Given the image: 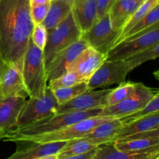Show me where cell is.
Wrapping results in <instances>:
<instances>
[{
	"label": "cell",
	"instance_id": "d4e9b609",
	"mask_svg": "<svg viewBox=\"0 0 159 159\" xmlns=\"http://www.w3.org/2000/svg\"><path fill=\"white\" fill-rule=\"evenodd\" d=\"M96 148H98V146L91 144L83 138H78L68 141L65 147L57 154V157L62 158V157L82 155L91 152Z\"/></svg>",
	"mask_w": 159,
	"mask_h": 159
},
{
	"label": "cell",
	"instance_id": "60d3db41",
	"mask_svg": "<svg viewBox=\"0 0 159 159\" xmlns=\"http://www.w3.org/2000/svg\"><path fill=\"white\" fill-rule=\"evenodd\" d=\"M134 1H137V2H144V0H134Z\"/></svg>",
	"mask_w": 159,
	"mask_h": 159
},
{
	"label": "cell",
	"instance_id": "4fadbf2b",
	"mask_svg": "<svg viewBox=\"0 0 159 159\" xmlns=\"http://www.w3.org/2000/svg\"><path fill=\"white\" fill-rule=\"evenodd\" d=\"M107 54H102L91 48L84 50L72 62L68 71L73 72L81 82H88L95 71L107 60Z\"/></svg>",
	"mask_w": 159,
	"mask_h": 159
},
{
	"label": "cell",
	"instance_id": "4316f807",
	"mask_svg": "<svg viewBox=\"0 0 159 159\" xmlns=\"http://www.w3.org/2000/svg\"><path fill=\"white\" fill-rule=\"evenodd\" d=\"M159 55V43L150 47V48L140 51L138 54H134L132 57L125 60V63L130 68V71H133L134 68H138L142 64L149 61L155 60Z\"/></svg>",
	"mask_w": 159,
	"mask_h": 159
},
{
	"label": "cell",
	"instance_id": "cb8c5ba5",
	"mask_svg": "<svg viewBox=\"0 0 159 159\" xmlns=\"http://www.w3.org/2000/svg\"><path fill=\"white\" fill-rule=\"evenodd\" d=\"M137 82H124L116 88L112 89L111 91L106 96L104 107H112L125 99L134 91Z\"/></svg>",
	"mask_w": 159,
	"mask_h": 159
},
{
	"label": "cell",
	"instance_id": "f546056e",
	"mask_svg": "<svg viewBox=\"0 0 159 159\" xmlns=\"http://www.w3.org/2000/svg\"><path fill=\"white\" fill-rule=\"evenodd\" d=\"M159 112V93L157 94L147 105L144 107L141 108V110L134 112L130 115L124 116L122 118H120V120L122 122L123 124H128V123L132 122L136 120L141 119L143 117L149 116L153 113H158Z\"/></svg>",
	"mask_w": 159,
	"mask_h": 159
},
{
	"label": "cell",
	"instance_id": "ffe728a7",
	"mask_svg": "<svg viewBox=\"0 0 159 159\" xmlns=\"http://www.w3.org/2000/svg\"><path fill=\"white\" fill-rule=\"evenodd\" d=\"M141 4L134 0H116L108 12L112 28L121 34L124 26Z\"/></svg>",
	"mask_w": 159,
	"mask_h": 159
},
{
	"label": "cell",
	"instance_id": "277c9868",
	"mask_svg": "<svg viewBox=\"0 0 159 159\" xmlns=\"http://www.w3.org/2000/svg\"><path fill=\"white\" fill-rule=\"evenodd\" d=\"M82 33L76 25L72 14L68 16L55 29L48 34L46 44L43 51L45 67L54 57L81 39Z\"/></svg>",
	"mask_w": 159,
	"mask_h": 159
},
{
	"label": "cell",
	"instance_id": "d6a6232c",
	"mask_svg": "<svg viewBox=\"0 0 159 159\" xmlns=\"http://www.w3.org/2000/svg\"><path fill=\"white\" fill-rule=\"evenodd\" d=\"M50 3L30 7V16L34 25L41 24L49 9Z\"/></svg>",
	"mask_w": 159,
	"mask_h": 159
},
{
	"label": "cell",
	"instance_id": "e575fe53",
	"mask_svg": "<svg viewBox=\"0 0 159 159\" xmlns=\"http://www.w3.org/2000/svg\"><path fill=\"white\" fill-rule=\"evenodd\" d=\"M97 148H96V149H93L91 152H88V153L82 154V155H74V156L62 157V158H58V157H57V159H92L93 158V156H94Z\"/></svg>",
	"mask_w": 159,
	"mask_h": 159
},
{
	"label": "cell",
	"instance_id": "5b68a950",
	"mask_svg": "<svg viewBox=\"0 0 159 159\" xmlns=\"http://www.w3.org/2000/svg\"><path fill=\"white\" fill-rule=\"evenodd\" d=\"M158 93V89L149 88L142 82H137L136 88L130 96L116 105L104 107L99 116L112 119L122 118L145 107Z\"/></svg>",
	"mask_w": 159,
	"mask_h": 159
},
{
	"label": "cell",
	"instance_id": "f35d334b",
	"mask_svg": "<svg viewBox=\"0 0 159 159\" xmlns=\"http://www.w3.org/2000/svg\"><path fill=\"white\" fill-rule=\"evenodd\" d=\"M5 134H6V132L2 131V130H0V140L3 139V138H4V136H5Z\"/></svg>",
	"mask_w": 159,
	"mask_h": 159
},
{
	"label": "cell",
	"instance_id": "7402d4cb",
	"mask_svg": "<svg viewBox=\"0 0 159 159\" xmlns=\"http://www.w3.org/2000/svg\"><path fill=\"white\" fill-rule=\"evenodd\" d=\"M157 129H159V112L141 119L134 120L128 124H123L122 127L115 135L113 142L130 135L157 130Z\"/></svg>",
	"mask_w": 159,
	"mask_h": 159
},
{
	"label": "cell",
	"instance_id": "ac0fdd59",
	"mask_svg": "<svg viewBox=\"0 0 159 159\" xmlns=\"http://www.w3.org/2000/svg\"><path fill=\"white\" fill-rule=\"evenodd\" d=\"M71 14L81 33L86 32L97 20L96 0H75Z\"/></svg>",
	"mask_w": 159,
	"mask_h": 159
},
{
	"label": "cell",
	"instance_id": "9a60e30c",
	"mask_svg": "<svg viewBox=\"0 0 159 159\" xmlns=\"http://www.w3.org/2000/svg\"><path fill=\"white\" fill-rule=\"evenodd\" d=\"M20 144L16 152L6 159H37L47 155H57L67 144L66 141L36 144L30 142H16Z\"/></svg>",
	"mask_w": 159,
	"mask_h": 159
},
{
	"label": "cell",
	"instance_id": "4dcf8cb0",
	"mask_svg": "<svg viewBox=\"0 0 159 159\" xmlns=\"http://www.w3.org/2000/svg\"><path fill=\"white\" fill-rule=\"evenodd\" d=\"M80 82H81L79 78L75 73L67 71L63 75L48 82V86L51 91H54V90L57 89L72 86V85H76V84L80 83Z\"/></svg>",
	"mask_w": 159,
	"mask_h": 159
},
{
	"label": "cell",
	"instance_id": "ba28073f",
	"mask_svg": "<svg viewBox=\"0 0 159 159\" xmlns=\"http://www.w3.org/2000/svg\"><path fill=\"white\" fill-rule=\"evenodd\" d=\"M57 105L54 93L48 86L41 98H29L25 101L17 119L16 127L34 124L54 114Z\"/></svg>",
	"mask_w": 159,
	"mask_h": 159
},
{
	"label": "cell",
	"instance_id": "7c38bea8",
	"mask_svg": "<svg viewBox=\"0 0 159 159\" xmlns=\"http://www.w3.org/2000/svg\"><path fill=\"white\" fill-rule=\"evenodd\" d=\"M87 48H89L87 43L80 39L71 46L59 52L50 62L49 65L46 66L48 82L65 74L76 57Z\"/></svg>",
	"mask_w": 159,
	"mask_h": 159
},
{
	"label": "cell",
	"instance_id": "d6986e66",
	"mask_svg": "<svg viewBox=\"0 0 159 159\" xmlns=\"http://www.w3.org/2000/svg\"><path fill=\"white\" fill-rule=\"evenodd\" d=\"M26 99L0 97V130L7 132L16 127L17 119Z\"/></svg>",
	"mask_w": 159,
	"mask_h": 159
},
{
	"label": "cell",
	"instance_id": "1f68e13d",
	"mask_svg": "<svg viewBox=\"0 0 159 159\" xmlns=\"http://www.w3.org/2000/svg\"><path fill=\"white\" fill-rule=\"evenodd\" d=\"M48 33L42 24H36L34 26L32 34H31V40L34 44L39 49L43 51L47 41Z\"/></svg>",
	"mask_w": 159,
	"mask_h": 159
},
{
	"label": "cell",
	"instance_id": "d590c367",
	"mask_svg": "<svg viewBox=\"0 0 159 159\" xmlns=\"http://www.w3.org/2000/svg\"><path fill=\"white\" fill-rule=\"evenodd\" d=\"M51 0H30V7H32V6L48 4L51 2Z\"/></svg>",
	"mask_w": 159,
	"mask_h": 159
},
{
	"label": "cell",
	"instance_id": "83f0119b",
	"mask_svg": "<svg viewBox=\"0 0 159 159\" xmlns=\"http://www.w3.org/2000/svg\"><path fill=\"white\" fill-rule=\"evenodd\" d=\"M159 5V0H144L143 2H141V4L138 6V9H136L134 14L132 15V16L130 17V20L127 21V23H126L125 26H124L122 30V32H121L120 36L119 39L121 37L124 35L125 34H127L137 23L140 21L141 20H142L151 10H152L153 8H155V6ZM118 39V40H119Z\"/></svg>",
	"mask_w": 159,
	"mask_h": 159
},
{
	"label": "cell",
	"instance_id": "74e56055",
	"mask_svg": "<svg viewBox=\"0 0 159 159\" xmlns=\"http://www.w3.org/2000/svg\"><path fill=\"white\" fill-rule=\"evenodd\" d=\"M3 66H4V62L0 59V77H1V74H2V71Z\"/></svg>",
	"mask_w": 159,
	"mask_h": 159
},
{
	"label": "cell",
	"instance_id": "9c48e42d",
	"mask_svg": "<svg viewBox=\"0 0 159 159\" xmlns=\"http://www.w3.org/2000/svg\"><path fill=\"white\" fill-rule=\"evenodd\" d=\"M130 71L124 61L106 60L88 81V89H104L110 85H120L126 82V78Z\"/></svg>",
	"mask_w": 159,
	"mask_h": 159
},
{
	"label": "cell",
	"instance_id": "836d02e7",
	"mask_svg": "<svg viewBox=\"0 0 159 159\" xmlns=\"http://www.w3.org/2000/svg\"><path fill=\"white\" fill-rule=\"evenodd\" d=\"M116 1V0H96L97 20L108 14L109 11Z\"/></svg>",
	"mask_w": 159,
	"mask_h": 159
},
{
	"label": "cell",
	"instance_id": "30bf717a",
	"mask_svg": "<svg viewBox=\"0 0 159 159\" xmlns=\"http://www.w3.org/2000/svg\"><path fill=\"white\" fill-rule=\"evenodd\" d=\"M157 43H159V26L138 38L120 42L109 51L107 61H125Z\"/></svg>",
	"mask_w": 159,
	"mask_h": 159
},
{
	"label": "cell",
	"instance_id": "ab89813d",
	"mask_svg": "<svg viewBox=\"0 0 159 159\" xmlns=\"http://www.w3.org/2000/svg\"><path fill=\"white\" fill-rule=\"evenodd\" d=\"M57 1H63V2H68V3H70V4H72L73 2H74L75 0H57Z\"/></svg>",
	"mask_w": 159,
	"mask_h": 159
},
{
	"label": "cell",
	"instance_id": "603a6c76",
	"mask_svg": "<svg viewBox=\"0 0 159 159\" xmlns=\"http://www.w3.org/2000/svg\"><path fill=\"white\" fill-rule=\"evenodd\" d=\"M71 12V4L63 1L51 0L46 17L41 23L50 33L63 22Z\"/></svg>",
	"mask_w": 159,
	"mask_h": 159
},
{
	"label": "cell",
	"instance_id": "7a4b0ae2",
	"mask_svg": "<svg viewBox=\"0 0 159 159\" xmlns=\"http://www.w3.org/2000/svg\"><path fill=\"white\" fill-rule=\"evenodd\" d=\"M103 108L75 113H54L43 120L23 127H16L6 132L3 141L18 142L26 138L53 133L89 118L99 116Z\"/></svg>",
	"mask_w": 159,
	"mask_h": 159
},
{
	"label": "cell",
	"instance_id": "3957f363",
	"mask_svg": "<svg viewBox=\"0 0 159 159\" xmlns=\"http://www.w3.org/2000/svg\"><path fill=\"white\" fill-rule=\"evenodd\" d=\"M21 72L29 98L44 96L48 82L43 51L37 48L31 39L23 57Z\"/></svg>",
	"mask_w": 159,
	"mask_h": 159
},
{
	"label": "cell",
	"instance_id": "f1b7e54d",
	"mask_svg": "<svg viewBox=\"0 0 159 159\" xmlns=\"http://www.w3.org/2000/svg\"><path fill=\"white\" fill-rule=\"evenodd\" d=\"M87 90H88V86H87L86 82H80L72 86L57 89L52 92L57 100V104L60 105L74 99L75 97L85 93Z\"/></svg>",
	"mask_w": 159,
	"mask_h": 159
},
{
	"label": "cell",
	"instance_id": "484cf974",
	"mask_svg": "<svg viewBox=\"0 0 159 159\" xmlns=\"http://www.w3.org/2000/svg\"><path fill=\"white\" fill-rule=\"evenodd\" d=\"M157 23H159V5L153 8L142 20H141L138 23H137L127 34H125L123 37H121L116 41V44L125 40L128 37L134 35V34L141 32L143 30H145L152 27V26L157 24Z\"/></svg>",
	"mask_w": 159,
	"mask_h": 159
},
{
	"label": "cell",
	"instance_id": "8fae6325",
	"mask_svg": "<svg viewBox=\"0 0 159 159\" xmlns=\"http://www.w3.org/2000/svg\"><path fill=\"white\" fill-rule=\"evenodd\" d=\"M111 89H104L100 90L88 89L74 99L65 103L57 105L55 113L60 114L83 112L97 108H103L106 96L111 91Z\"/></svg>",
	"mask_w": 159,
	"mask_h": 159
},
{
	"label": "cell",
	"instance_id": "6da1fadb",
	"mask_svg": "<svg viewBox=\"0 0 159 159\" xmlns=\"http://www.w3.org/2000/svg\"><path fill=\"white\" fill-rule=\"evenodd\" d=\"M34 23L30 0H0V59L22 69Z\"/></svg>",
	"mask_w": 159,
	"mask_h": 159
},
{
	"label": "cell",
	"instance_id": "8d00e7d4",
	"mask_svg": "<svg viewBox=\"0 0 159 159\" xmlns=\"http://www.w3.org/2000/svg\"><path fill=\"white\" fill-rule=\"evenodd\" d=\"M37 159H57V155H47V156L41 157Z\"/></svg>",
	"mask_w": 159,
	"mask_h": 159
},
{
	"label": "cell",
	"instance_id": "2e32d148",
	"mask_svg": "<svg viewBox=\"0 0 159 159\" xmlns=\"http://www.w3.org/2000/svg\"><path fill=\"white\" fill-rule=\"evenodd\" d=\"M114 146L121 152H139L159 146V129L136 134L115 141Z\"/></svg>",
	"mask_w": 159,
	"mask_h": 159
},
{
	"label": "cell",
	"instance_id": "5bb4252c",
	"mask_svg": "<svg viewBox=\"0 0 159 159\" xmlns=\"http://www.w3.org/2000/svg\"><path fill=\"white\" fill-rule=\"evenodd\" d=\"M0 97H29L20 67L4 64L0 77Z\"/></svg>",
	"mask_w": 159,
	"mask_h": 159
},
{
	"label": "cell",
	"instance_id": "b9f144b4",
	"mask_svg": "<svg viewBox=\"0 0 159 159\" xmlns=\"http://www.w3.org/2000/svg\"><path fill=\"white\" fill-rule=\"evenodd\" d=\"M151 159H159V156H156V157H155V158H152Z\"/></svg>",
	"mask_w": 159,
	"mask_h": 159
},
{
	"label": "cell",
	"instance_id": "e0dca14e",
	"mask_svg": "<svg viewBox=\"0 0 159 159\" xmlns=\"http://www.w3.org/2000/svg\"><path fill=\"white\" fill-rule=\"evenodd\" d=\"M156 156H159V146L139 152H121L115 148L114 142H110L99 146L92 159H151Z\"/></svg>",
	"mask_w": 159,
	"mask_h": 159
},
{
	"label": "cell",
	"instance_id": "44dd1931",
	"mask_svg": "<svg viewBox=\"0 0 159 159\" xmlns=\"http://www.w3.org/2000/svg\"><path fill=\"white\" fill-rule=\"evenodd\" d=\"M122 125V122L119 119H110L99 124L83 138L98 147L113 142L115 135Z\"/></svg>",
	"mask_w": 159,
	"mask_h": 159
},
{
	"label": "cell",
	"instance_id": "8992f818",
	"mask_svg": "<svg viewBox=\"0 0 159 159\" xmlns=\"http://www.w3.org/2000/svg\"><path fill=\"white\" fill-rule=\"evenodd\" d=\"M112 118L102 117V116H96V117L89 118V119L82 120L80 122L70 125L68 127L59 130L53 133L47 134L39 136L31 137V138H26L23 141L18 142H30L36 143V144H44V143L51 142H59V141H68L71 140L78 139L85 137L91 132L99 124L108 120Z\"/></svg>",
	"mask_w": 159,
	"mask_h": 159
},
{
	"label": "cell",
	"instance_id": "52a82bcc",
	"mask_svg": "<svg viewBox=\"0 0 159 159\" xmlns=\"http://www.w3.org/2000/svg\"><path fill=\"white\" fill-rule=\"evenodd\" d=\"M120 33L112 28L108 14L96 20V23L86 32L82 34L83 40L89 48L102 54H107L116 45Z\"/></svg>",
	"mask_w": 159,
	"mask_h": 159
}]
</instances>
